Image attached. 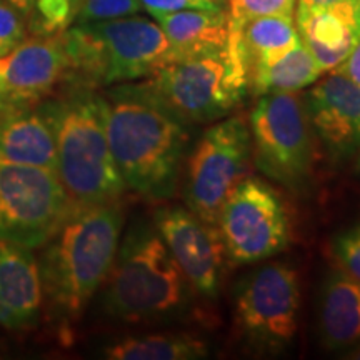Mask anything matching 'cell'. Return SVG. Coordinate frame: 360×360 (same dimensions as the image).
<instances>
[{
	"mask_svg": "<svg viewBox=\"0 0 360 360\" xmlns=\"http://www.w3.org/2000/svg\"><path fill=\"white\" fill-rule=\"evenodd\" d=\"M299 309V276L289 265H264L237 289V323L259 349H285L297 332Z\"/></svg>",
	"mask_w": 360,
	"mask_h": 360,
	"instance_id": "cell-11",
	"label": "cell"
},
{
	"mask_svg": "<svg viewBox=\"0 0 360 360\" xmlns=\"http://www.w3.org/2000/svg\"><path fill=\"white\" fill-rule=\"evenodd\" d=\"M44 107L56 132L58 179L74 209L119 202L127 187L107 139L105 97L72 84Z\"/></svg>",
	"mask_w": 360,
	"mask_h": 360,
	"instance_id": "cell-3",
	"label": "cell"
},
{
	"mask_svg": "<svg viewBox=\"0 0 360 360\" xmlns=\"http://www.w3.org/2000/svg\"><path fill=\"white\" fill-rule=\"evenodd\" d=\"M103 283L107 314L125 322L175 317L193 292L157 229L129 233Z\"/></svg>",
	"mask_w": 360,
	"mask_h": 360,
	"instance_id": "cell-5",
	"label": "cell"
},
{
	"mask_svg": "<svg viewBox=\"0 0 360 360\" xmlns=\"http://www.w3.org/2000/svg\"><path fill=\"white\" fill-rule=\"evenodd\" d=\"M217 2H222V0H217Z\"/></svg>",
	"mask_w": 360,
	"mask_h": 360,
	"instance_id": "cell-35",
	"label": "cell"
},
{
	"mask_svg": "<svg viewBox=\"0 0 360 360\" xmlns=\"http://www.w3.org/2000/svg\"><path fill=\"white\" fill-rule=\"evenodd\" d=\"M154 19L170 44L172 60L222 52L229 39V15L220 11H182Z\"/></svg>",
	"mask_w": 360,
	"mask_h": 360,
	"instance_id": "cell-19",
	"label": "cell"
},
{
	"mask_svg": "<svg viewBox=\"0 0 360 360\" xmlns=\"http://www.w3.org/2000/svg\"><path fill=\"white\" fill-rule=\"evenodd\" d=\"M42 302V277L32 250L0 240V326L11 330L34 326Z\"/></svg>",
	"mask_w": 360,
	"mask_h": 360,
	"instance_id": "cell-16",
	"label": "cell"
},
{
	"mask_svg": "<svg viewBox=\"0 0 360 360\" xmlns=\"http://www.w3.org/2000/svg\"><path fill=\"white\" fill-rule=\"evenodd\" d=\"M72 210L56 170L0 160V240L39 249Z\"/></svg>",
	"mask_w": 360,
	"mask_h": 360,
	"instance_id": "cell-8",
	"label": "cell"
},
{
	"mask_svg": "<svg viewBox=\"0 0 360 360\" xmlns=\"http://www.w3.org/2000/svg\"><path fill=\"white\" fill-rule=\"evenodd\" d=\"M250 162V130L240 115L225 117L207 129L187 160L184 199L188 209L217 225L224 202L249 174Z\"/></svg>",
	"mask_w": 360,
	"mask_h": 360,
	"instance_id": "cell-9",
	"label": "cell"
},
{
	"mask_svg": "<svg viewBox=\"0 0 360 360\" xmlns=\"http://www.w3.org/2000/svg\"><path fill=\"white\" fill-rule=\"evenodd\" d=\"M6 105H7V101H6V97H4L2 89H0V114H2V110L6 109Z\"/></svg>",
	"mask_w": 360,
	"mask_h": 360,
	"instance_id": "cell-33",
	"label": "cell"
},
{
	"mask_svg": "<svg viewBox=\"0 0 360 360\" xmlns=\"http://www.w3.org/2000/svg\"><path fill=\"white\" fill-rule=\"evenodd\" d=\"M229 20L244 24L257 17H294L297 0H227Z\"/></svg>",
	"mask_w": 360,
	"mask_h": 360,
	"instance_id": "cell-24",
	"label": "cell"
},
{
	"mask_svg": "<svg viewBox=\"0 0 360 360\" xmlns=\"http://www.w3.org/2000/svg\"><path fill=\"white\" fill-rule=\"evenodd\" d=\"M134 85L188 127L231 114L249 90V75L237 47L227 40L222 52L172 60Z\"/></svg>",
	"mask_w": 360,
	"mask_h": 360,
	"instance_id": "cell-6",
	"label": "cell"
},
{
	"mask_svg": "<svg viewBox=\"0 0 360 360\" xmlns=\"http://www.w3.org/2000/svg\"><path fill=\"white\" fill-rule=\"evenodd\" d=\"M335 70L342 72L349 79H352L355 84L360 85V40L354 47V51L350 52V56L339 67H335Z\"/></svg>",
	"mask_w": 360,
	"mask_h": 360,
	"instance_id": "cell-29",
	"label": "cell"
},
{
	"mask_svg": "<svg viewBox=\"0 0 360 360\" xmlns=\"http://www.w3.org/2000/svg\"><path fill=\"white\" fill-rule=\"evenodd\" d=\"M0 160L57 172L56 132L44 103H7L0 114Z\"/></svg>",
	"mask_w": 360,
	"mask_h": 360,
	"instance_id": "cell-17",
	"label": "cell"
},
{
	"mask_svg": "<svg viewBox=\"0 0 360 360\" xmlns=\"http://www.w3.org/2000/svg\"><path fill=\"white\" fill-rule=\"evenodd\" d=\"M77 0H34L30 15V30L35 35H58L74 25Z\"/></svg>",
	"mask_w": 360,
	"mask_h": 360,
	"instance_id": "cell-23",
	"label": "cell"
},
{
	"mask_svg": "<svg viewBox=\"0 0 360 360\" xmlns=\"http://www.w3.org/2000/svg\"><path fill=\"white\" fill-rule=\"evenodd\" d=\"M321 337L328 350L360 344V281L344 270L332 272L321 299Z\"/></svg>",
	"mask_w": 360,
	"mask_h": 360,
	"instance_id": "cell-20",
	"label": "cell"
},
{
	"mask_svg": "<svg viewBox=\"0 0 360 360\" xmlns=\"http://www.w3.org/2000/svg\"><path fill=\"white\" fill-rule=\"evenodd\" d=\"M69 77V58L58 35H35L0 57V89L7 103H35Z\"/></svg>",
	"mask_w": 360,
	"mask_h": 360,
	"instance_id": "cell-14",
	"label": "cell"
},
{
	"mask_svg": "<svg viewBox=\"0 0 360 360\" xmlns=\"http://www.w3.org/2000/svg\"><path fill=\"white\" fill-rule=\"evenodd\" d=\"M347 359H355V360H360V344L355 345V347L350 350V354L347 355Z\"/></svg>",
	"mask_w": 360,
	"mask_h": 360,
	"instance_id": "cell-32",
	"label": "cell"
},
{
	"mask_svg": "<svg viewBox=\"0 0 360 360\" xmlns=\"http://www.w3.org/2000/svg\"><path fill=\"white\" fill-rule=\"evenodd\" d=\"M217 227L227 259L236 265L270 259L290 242V217L276 188L260 179L237 184L220 209Z\"/></svg>",
	"mask_w": 360,
	"mask_h": 360,
	"instance_id": "cell-10",
	"label": "cell"
},
{
	"mask_svg": "<svg viewBox=\"0 0 360 360\" xmlns=\"http://www.w3.org/2000/svg\"><path fill=\"white\" fill-rule=\"evenodd\" d=\"M334 254L342 270L360 281V224L335 238Z\"/></svg>",
	"mask_w": 360,
	"mask_h": 360,
	"instance_id": "cell-27",
	"label": "cell"
},
{
	"mask_svg": "<svg viewBox=\"0 0 360 360\" xmlns=\"http://www.w3.org/2000/svg\"><path fill=\"white\" fill-rule=\"evenodd\" d=\"M252 160L264 175L299 191L314 169L315 143L304 98L294 92L260 96L249 117Z\"/></svg>",
	"mask_w": 360,
	"mask_h": 360,
	"instance_id": "cell-7",
	"label": "cell"
},
{
	"mask_svg": "<svg viewBox=\"0 0 360 360\" xmlns=\"http://www.w3.org/2000/svg\"><path fill=\"white\" fill-rule=\"evenodd\" d=\"M229 40L236 44L249 80L255 72L281 60L300 44L294 17L269 15L236 24L229 20Z\"/></svg>",
	"mask_w": 360,
	"mask_h": 360,
	"instance_id": "cell-18",
	"label": "cell"
},
{
	"mask_svg": "<svg viewBox=\"0 0 360 360\" xmlns=\"http://www.w3.org/2000/svg\"><path fill=\"white\" fill-rule=\"evenodd\" d=\"M25 37V15L7 0H0V57L13 51Z\"/></svg>",
	"mask_w": 360,
	"mask_h": 360,
	"instance_id": "cell-26",
	"label": "cell"
},
{
	"mask_svg": "<svg viewBox=\"0 0 360 360\" xmlns=\"http://www.w3.org/2000/svg\"><path fill=\"white\" fill-rule=\"evenodd\" d=\"M7 2L12 4V6L25 17L30 15V12H32V7H34V0H7Z\"/></svg>",
	"mask_w": 360,
	"mask_h": 360,
	"instance_id": "cell-31",
	"label": "cell"
},
{
	"mask_svg": "<svg viewBox=\"0 0 360 360\" xmlns=\"http://www.w3.org/2000/svg\"><path fill=\"white\" fill-rule=\"evenodd\" d=\"M105 129L125 187L152 202L170 199L188 146L187 125L134 84H119L105 96Z\"/></svg>",
	"mask_w": 360,
	"mask_h": 360,
	"instance_id": "cell-1",
	"label": "cell"
},
{
	"mask_svg": "<svg viewBox=\"0 0 360 360\" xmlns=\"http://www.w3.org/2000/svg\"><path fill=\"white\" fill-rule=\"evenodd\" d=\"M297 32L322 72L334 70L360 40V2L345 0L326 7H297Z\"/></svg>",
	"mask_w": 360,
	"mask_h": 360,
	"instance_id": "cell-15",
	"label": "cell"
},
{
	"mask_svg": "<svg viewBox=\"0 0 360 360\" xmlns=\"http://www.w3.org/2000/svg\"><path fill=\"white\" fill-rule=\"evenodd\" d=\"M359 150H360V148H359ZM357 170L360 172V152H359V159H357Z\"/></svg>",
	"mask_w": 360,
	"mask_h": 360,
	"instance_id": "cell-34",
	"label": "cell"
},
{
	"mask_svg": "<svg viewBox=\"0 0 360 360\" xmlns=\"http://www.w3.org/2000/svg\"><path fill=\"white\" fill-rule=\"evenodd\" d=\"M141 8L139 0H80L74 24L122 19L137 15Z\"/></svg>",
	"mask_w": 360,
	"mask_h": 360,
	"instance_id": "cell-25",
	"label": "cell"
},
{
	"mask_svg": "<svg viewBox=\"0 0 360 360\" xmlns=\"http://www.w3.org/2000/svg\"><path fill=\"white\" fill-rule=\"evenodd\" d=\"M152 17L182 11H220L217 0H139Z\"/></svg>",
	"mask_w": 360,
	"mask_h": 360,
	"instance_id": "cell-28",
	"label": "cell"
},
{
	"mask_svg": "<svg viewBox=\"0 0 360 360\" xmlns=\"http://www.w3.org/2000/svg\"><path fill=\"white\" fill-rule=\"evenodd\" d=\"M74 85L109 87L147 79L172 62L170 44L157 22L143 17L74 24L60 34Z\"/></svg>",
	"mask_w": 360,
	"mask_h": 360,
	"instance_id": "cell-4",
	"label": "cell"
},
{
	"mask_svg": "<svg viewBox=\"0 0 360 360\" xmlns=\"http://www.w3.org/2000/svg\"><path fill=\"white\" fill-rule=\"evenodd\" d=\"M305 98L310 125L334 162L360 148V85L339 70L321 80Z\"/></svg>",
	"mask_w": 360,
	"mask_h": 360,
	"instance_id": "cell-13",
	"label": "cell"
},
{
	"mask_svg": "<svg viewBox=\"0 0 360 360\" xmlns=\"http://www.w3.org/2000/svg\"><path fill=\"white\" fill-rule=\"evenodd\" d=\"M77 2H80V0H77Z\"/></svg>",
	"mask_w": 360,
	"mask_h": 360,
	"instance_id": "cell-36",
	"label": "cell"
},
{
	"mask_svg": "<svg viewBox=\"0 0 360 360\" xmlns=\"http://www.w3.org/2000/svg\"><path fill=\"white\" fill-rule=\"evenodd\" d=\"M122 225L120 200L74 209L44 245L39 262L44 295L67 321L77 319L105 282Z\"/></svg>",
	"mask_w": 360,
	"mask_h": 360,
	"instance_id": "cell-2",
	"label": "cell"
},
{
	"mask_svg": "<svg viewBox=\"0 0 360 360\" xmlns=\"http://www.w3.org/2000/svg\"><path fill=\"white\" fill-rule=\"evenodd\" d=\"M155 229L192 290L207 299L217 297L227 260L217 225L205 222L191 209L165 207L157 210Z\"/></svg>",
	"mask_w": 360,
	"mask_h": 360,
	"instance_id": "cell-12",
	"label": "cell"
},
{
	"mask_svg": "<svg viewBox=\"0 0 360 360\" xmlns=\"http://www.w3.org/2000/svg\"><path fill=\"white\" fill-rule=\"evenodd\" d=\"M207 355L205 342L188 334L129 337L105 350V357L112 360H197Z\"/></svg>",
	"mask_w": 360,
	"mask_h": 360,
	"instance_id": "cell-21",
	"label": "cell"
},
{
	"mask_svg": "<svg viewBox=\"0 0 360 360\" xmlns=\"http://www.w3.org/2000/svg\"><path fill=\"white\" fill-rule=\"evenodd\" d=\"M339 2H345V0H297V7H326Z\"/></svg>",
	"mask_w": 360,
	"mask_h": 360,
	"instance_id": "cell-30",
	"label": "cell"
},
{
	"mask_svg": "<svg viewBox=\"0 0 360 360\" xmlns=\"http://www.w3.org/2000/svg\"><path fill=\"white\" fill-rule=\"evenodd\" d=\"M323 72L305 45L300 42L294 51L283 56L276 64L255 72L249 80V90L254 96L272 92H297L309 87Z\"/></svg>",
	"mask_w": 360,
	"mask_h": 360,
	"instance_id": "cell-22",
	"label": "cell"
}]
</instances>
